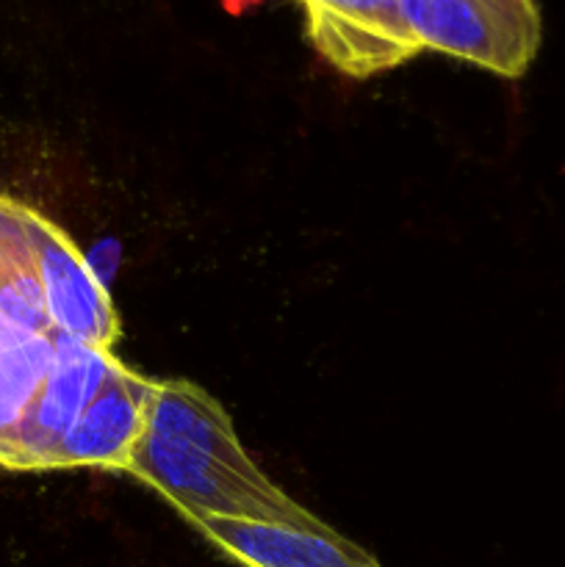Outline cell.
I'll use <instances>...</instances> for the list:
<instances>
[{
	"label": "cell",
	"mask_w": 565,
	"mask_h": 567,
	"mask_svg": "<svg viewBox=\"0 0 565 567\" xmlns=\"http://www.w3.org/2000/svg\"><path fill=\"white\" fill-rule=\"evenodd\" d=\"M28 227H31L33 260H37V275L53 330L78 338L89 347H114L120 338V316L103 277L83 258L75 241L48 216L31 208Z\"/></svg>",
	"instance_id": "4"
},
{
	"label": "cell",
	"mask_w": 565,
	"mask_h": 567,
	"mask_svg": "<svg viewBox=\"0 0 565 567\" xmlns=\"http://www.w3.org/2000/svg\"><path fill=\"white\" fill-rule=\"evenodd\" d=\"M192 526L244 567H382L316 515L310 520L199 518Z\"/></svg>",
	"instance_id": "6"
},
{
	"label": "cell",
	"mask_w": 565,
	"mask_h": 567,
	"mask_svg": "<svg viewBox=\"0 0 565 567\" xmlns=\"http://www.w3.org/2000/svg\"><path fill=\"white\" fill-rule=\"evenodd\" d=\"M125 471L188 524L314 518L249 457L225 404L192 380H155L147 424Z\"/></svg>",
	"instance_id": "1"
},
{
	"label": "cell",
	"mask_w": 565,
	"mask_h": 567,
	"mask_svg": "<svg viewBox=\"0 0 565 567\" xmlns=\"http://www.w3.org/2000/svg\"><path fill=\"white\" fill-rule=\"evenodd\" d=\"M120 363L111 349L89 347L70 336H55L53 365L22 430L14 471L55 468L61 441L89 408L111 369Z\"/></svg>",
	"instance_id": "5"
},
{
	"label": "cell",
	"mask_w": 565,
	"mask_h": 567,
	"mask_svg": "<svg viewBox=\"0 0 565 567\" xmlns=\"http://www.w3.org/2000/svg\"><path fill=\"white\" fill-rule=\"evenodd\" d=\"M316 53L349 78H371L421 55L402 0H297Z\"/></svg>",
	"instance_id": "3"
},
{
	"label": "cell",
	"mask_w": 565,
	"mask_h": 567,
	"mask_svg": "<svg viewBox=\"0 0 565 567\" xmlns=\"http://www.w3.org/2000/svg\"><path fill=\"white\" fill-rule=\"evenodd\" d=\"M153 393L155 380L116 363L61 441L55 468L125 471L147 424Z\"/></svg>",
	"instance_id": "7"
},
{
	"label": "cell",
	"mask_w": 565,
	"mask_h": 567,
	"mask_svg": "<svg viewBox=\"0 0 565 567\" xmlns=\"http://www.w3.org/2000/svg\"><path fill=\"white\" fill-rule=\"evenodd\" d=\"M421 53H443L502 78H521L543 39L535 0H402Z\"/></svg>",
	"instance_id": "2"
}]
</instances>
